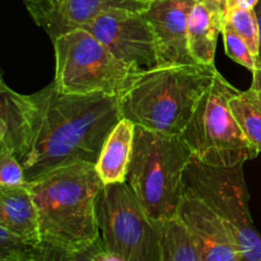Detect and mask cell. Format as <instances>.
Instances as JSON below:
<instances>
[{"instance_id":"1","label":"cell","mask_w":261,"mask_h":261,"mask_svg":"<svg viewBox=\"0 0 261 261\" xmlns=\"http://www.w3.org/2000/svg\"><path fill=\"white\" fill-rule=\"evenodd\" d=\"M121 119L117 96L68 94L54 82L20 94L0 78V147L19 161L27 182L76 162L96 165Z\"/></svg>"},{"instance_id":"2","label":"cell","mask_w":261,"mask_h":261,"mask_svg":"<svg viewBox=\"0 0 261 261\" xmlns=\"http://www.w3.org/2000/svg\"><path fill=\"white\" fill-rule=\"evenodd\" d=\"M217 73L214 64L139 69L119 94L122 117L145 129L181 135Z\"/></svg>"},{"instance_id":"3","label":"cell","mask_w":261,"mask_h":261,"mask_svg":"<svg viewBox=\"0 0 261 261\" xmlns=\"http://www.w3.org/2000/svg\"><path fill=\"white\" fill-rule=\"evenodd\" d=\"M27 185L38 212L41 242L73 250L98 239L97 201L105 184L96 165L64 166Z\"/></svg>"},{"instance_id":"4","label":"cell","mask_w":261,"mask_h":261,"mask_svg":"<svg viewBox=\"0 0 261 261\" xmlns=\"http://www.w3.org/2000/svg\"><path fill=\"white\" fill-rule=\"evenodd\" d=\"M194 154L181 135L135 125L126 184L153 221L176 218L185 195V171Z\"/></svg>"},{"instance_id":"5","label":"cell","mask_w":261,"mask_h":261,"mask_svg":"<svg viewBox=\"0 0 261 261\" xmlns=\"http://www.w3.org/2000/svg\"><path fill=\"white\" fill-rule=\"evenodd\" d=\"M240 91L219 71L201 96L190 122L181 134L194 158L204 165L233 167L257 157L229 107Z\"/></svg>"},{"instance_id":"6","label":"cell","mask_w":261,"mask_h":261,"mask_svg":"<svg viewBox=\"0 0 261 261\" xmlns=\"http://www.w3.org/2000/svg\"><path fill=\"white\" fill-rule=\"evenodd\" d=\"M244 165L216 167L194 158L185 171V193L203 201L223 222L239 261H261V234L250 214Z\"/></svg>"},{"instance_id":"7","label":"cell","mask_w":261,"mask_h":261,"mask_svg":"<svg viewBox=\"0 0 261 261\" xmlns=\"http://www.w3.org/2000/svg\"><path fill=\"white\" fill-rule=\"evenodd\" d=\"M56 88L68 94L103 93L117 96L134 71L84 28L53 40Z\"/></svg>"},{"instance_id":"8","label":"cell","mask_w":261,"mask_h":261,"mask_svg":"<svg viewBox=\"0 0 261 261\" xmlns=\"http://www.w3.org/2000/svg\"><path fill=\"white\" fill-rule=\"evenodd\" d=\"M99 236L112 254L125 261H161V227L130 186L105 185L97 201Z\"/></svg>"},{"instance_id":"9","label":"cell","mask_w":261,"mask_h":261,"mask_svg":"<svg viewBox=\"0 0 261 261\" xmlns=\"http://www.w3.org/2000/svg\"><path fill=\"white\" fill-rule=\"evenodd\" d=\"M84 30L127 65L137 69L161 65L155 36L142 10L125 8L105 10Z\"/></svg>"},{"instance_id":"10","label":"cell","mask_w":261,"mask_h":261,"mask_svg":"<svg viewBox=\"0 0 261 261\" xmlns=\"http://www.w3.org/2000/svg\"><path fill=\"white\" fill-rule=\"evenodd\" d=\"M196 0H153L142 9L152 27L161 65L199 64L189 47V17Z\"/></svg>"},{"instance_id":"11","label":"cell","mask_w":261,"mask_h":261,"mask_svg":"<svg viewBox=\"0 0 261 261\" xmlns=\"http://www.w3.org/2000/svg\"><path fill=\"white\" fill-rule=\"evenodd\" d=\"M33 22L51 40L84 28L105 10L112 8L142 10L145 4L134 0H23Z\"/></svg>"},{"instance_id":"12","label":"cell","mask_w":261,"mask_h":261,"mask_svg":"<svg viewBox=\"0 0 261 261\" xmlns=\"http://www.w3.org/2000/svg\"><path fill=\"white\" fill-rule=\"evenodd\" d=\"M177 218L188 228L203 261H239L228 229L203 201L185 193Z\"/></svg>"},{"instance_id":"13","label":"cell","mask_w":261,"mask_h":261,"mask_svg":"<svg viewBox=\"0 0 261 261\" xmlns=\"http://www.w3.org/2000/svg\"><path fill=\"white\" fill-rule=\"evenodd\" d=\"M226 0H196L189 17V47L199 64L213 65L226 19Z\"/></svg>"},{"instance_id":"14","label":"cell","mask_w":261,"mask_h":261,"mask_svg":"<svg viewBox=\"0 0 261 261\" xmlns=\"http://www.w3.org/2000/svg\"><path fill=\"white\" fill-rule=\"evenodd\" d=\"M0 226L33 246L41 244L38 212L27 184L0 188Z\"/></svg>"},{"instance_id":"15","label":"cell","mask_w":261,"mask_h":261,"mask_svg":"<svg viewBox=\"0 0 261 261\" xmlns=\"http://www.w3.org/2000/svg\"><path fill=\"white\" fill-rule=\"evenodd\" d=\"M134 135L135 125L124 117L110 133L96 163V170L105 185L126 181Z\"/></svg>"},{"instance_id":"16","label":"cell","mask_w":261,"mask_h":261,"mask_svg":"<svg viewBox=\"0 0 261 261\" xmlns=\"http://www.w3.org/2000/svg\"><path fill=\"white\" fill-rule=\"evenodd\" d=\"M229 107L245 137L261 153V91L250 87L229 101Z\"/></svg>"},{"instance_id":"17","label":"cell","mask_w":261,"mask_h":261,"mask_svg":"<svg viewBox=\"0 0 261 261\" xmlns=\"http://www.w3.org/2000/svg\"><path fill=\"white\" fill-rule=\"evenodd\" d=\"M161 261H203L193 237L177 217L161 227Z\"/></svg>"},{"instance_id":"18","label":"cell","mask_w":261,"mask_h":261,"mask_svg":"<svg viewBox=\"0 0 261 261\" xmlns=\"http://www.w3.org/2000/svg\"><path fill=\"white\" fill-rule=\"evenodd\" d=\"M226 20L247 43L255 56L259 51V23L255 9L227 7Z\"/></svg>"},{"instance_id":"19","label":"cell","mask_w":261,"mask_h":261,"mask_svg":"<svg viewBox=\"0 0 261 261\" xmlns=\"http://www.w3.org/2000/svg\"><path fill=\"white\" fill-rule=\"evenodd\" d=\"M222 36H223L224 48H226L227 55L232 60L239 63L240 65L245 66L247 70L254 73L255 68H256V56L254 55L252 50L250 48L249 43L226 20H224Z\"/></svg>"},{"instance_id":"20","label":"cell","mask_w":261,"mask_h":261,"mask_svg":"<svg viewBox=\"0 0 261 261\" xmlns=\"http://www.w3.org/2000/svg\"><path fill=\"white\" fill-rule=\"evenodd\" d=\"M25 175L22 165L9 149L0 147V188L25 185Z\"/></svg>"},{"instance_id":"21","label":"cell","mask_w":261,"mask_h":261,"mask_svg":"<svg viewBox=\"0 0 261 261\" xmlns=\"http://www.w3.org/2000/svg\"><path fill=\"white\" fill-rule=\"evenodd\" d=\"M105 250V244L101 236L92 242L79 249H63L64 261H101V254Z\"/></svg>"},{"instance_id":"22","label":"cell","mask_w":261,"mask_h":261,"mask_svg":"<svg viewBox=\"0 0 261 261\" xmlns=\"http://www.w3.org/2000/svg\"><path fill=\"white\" fill-rule=\"evenodd\" d=\"M33 245L0 226V259L31 249Z\"/></svg>"},{"instance_id":"23","label":"cell","mask_w":261,"mask_h":261,"mask_svg":"<svg viewBox=\"0 0 261 261\" xmlns=\"http://www.w3.org/2000/svg\"><path fill=\"white\" fill-rule=\"evenodd\" d=\"M30 261H64L63 249L41 242L31 250Z\"/></svg>"},{"instance_id":"24","label":"cell","mask_w":261,"mask_h":261,"mask_svg":"<svg viewBox=\"0 0 261 261\" xmlns=\"http://www.w3.org/2000/svg\"><path fill=\"white\" fill-rule=\"evenodd\" d=\"M255 12H256L257 23H259V51H257L256 56V68H255V71L252 73L254 79H252L251 88L261 91V0L259 4L255 7Z\"/></svg>"},{"instance_id":"25","label":"cell","mask_w":261,"mask_h":261,"mask_svg":"<svg viewBox=\"0 0 261 261\" xmlns=\"http://www.w3.org/2000/svg\"><path fill=\"white\" fill-rule=\"evenodd\" d=\"M260 0H226L227 7L242 8V9H255Z\"/></svg>"},{"instance_id":"26","label":"cell","mask_w":261,"mask_h":261,"mask_svg":"<svg viewBox=\"0 0 261 261\" xmlns=\"http://www.w3.org/2000/svg\"><path fill=\"white\" fill-rule=\"evenodd\" d=\"M31 250H32V247L28 250H24V251H20V252H17V254H13V255H9V256L3 257V259H0V261H30Z\"/></svg>"},{"instance_id":"27","label":"cell","mask_w":261,"mask_h":261,"mask_svg":"<svg viewBox=\"0 0 261 261\" xmlns=\"http://www.w3.org/2000/svg\"><path fill=\"white\" fill-rule=\"evenodd\" d=\"M134 2H137V3H140V4H147V3H149V2H153V0H134Z\"/></svg>"}]
</instances>
